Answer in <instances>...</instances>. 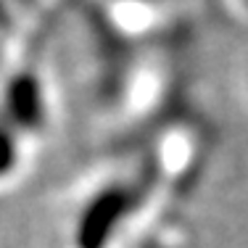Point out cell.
I'll return each instance as SVG.
<instances>
[{
    "label": "cell",
    "instance_id": "cell-1",
    "mask_svg": "<svg viewBox=\"0 0 248 248\" xmlns=\"http://www.w3.org/2000/svg\"><path fill=\"white\" fill-rule=\"evenodd\" d=\"M19 164V153H16V132L14 129H3L0 124V180L14 172Z\"/></svg>",
    "mask_w": 248,
    "mask_h": 248
}]
</instances>
